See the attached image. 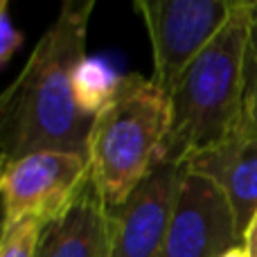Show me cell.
Instances as JSON below:
<instances>
[{
  "label": "cell",
  "mask_w": 257,
  "mask_h": 257,
  "mask_svg": "<svg viewBox=\"0 0 257 257\" xmlns=\"http://www.w3.org/2000/svg\"><path fill=\"white\" fill-rule=\"evenodd\" d=\"M93 0H68L0 95V163L36 151L86 154L93 120L77 108L72 75L86 57Z\"/></svg>",
  "instance_id": "cell-1"
},
{
  "label": "cell",
  "mask_w": 257,
  "mask_h": 257,
  "mask_svg": "<svg viewBox=\"0 0 257 257\" xmlns=\"http://www.w3.org/2000/svg\"><path fill=\"white\" fill-rule=\"evenodd\" d=\"M257 3L235 0L219 34L169 93L163 160L183 165L244 124V63Z\"/></svg>",
  "instance_id": "cell-2"
},
{
  "label": "cell",
  "mask_w": 257,
  "mask_h": 257,
  "mask_svg": "<svg viewBox=\"0 0 257 257\" xmlns=\"http://www.w3.org/2000/svg\"><path fill=\"white\" fill-rule=\"evenodd\" d=\"M169 95L140 75H122L113 99L93 120L86 147L90 181L115 208L163 160Z\"/></svg>",
  "instance_id": "cell-3"
},
{
  "label": "cell",
  "mask_w": 257,
  "mask_h": 257,
  "mask_svg": "<svg viewBox=\"0 0 257 257\" xmlns=\"http://www.w3.org/2000/svg\"><path fill=\"white\" fill-rule=\"evenodd\" d=\"M90 181L88 158L75 151H36L0 167L5 228L21 221L41 226L70 208Z\"/></svg>",
  "instance_id": "cell-4"
},
{
  "label": "cell",
  "mask_w": 257,
  "mask_h": 257,
  "mask_svg": "<svg viewBox=\"0 0 257 257\" xmlns=\"http://www.w3.org/2000/svg\"><path fill=\"white\" fill-rule=\"evenodd\" d=\"M235 0H138L151 43L154 84L172 93L181 75L219 34Z\"/></svg>",
  "instance_id": "cell-5"
},
{
  "label": "cell",
  "mask_w": 257,
  "mask_h": 257,
  "mask_svg": "<svg viewBox=\"0 0 257 257\" xmlns=\"http://www.w3.org/2000/svg\"><path fill=\"white\" fill-rule=\"evenodd\" d=\"M185 167L160 160L115 208H108L106 257H163Z\"/></svg>",
  "instance_id": "cell-6"
},
{
  "label": "cell",
  "mask_w": 257,
  "mask_h": 257,
  "mask_svg": "<svg viewBox=\"0 0 257 257\" xmlns=\"http://www.w3.org/2000/svg\"><path fill=\"white\" fill-rule=\"evenodd\" d=\"M241 241L244 237L223 192L185 169L163 257H219Z\"/></svg>",
  "instance_id": "cell-7"
},
{
  "label": "cell",
  "mask_w": 257,
  "mask_h": 257,
  "mask_svg": "<svg viewBox=\"0 0 257 257\" xmlns=\"http://www.w3.org/2000/svg\"><path fill=\"white\" fill-rule=\"evenodd\" d=\"M185 169L223 192L244 237L257 214V131L241 124L226 140L192 156Z\"/></svg>",
  "instance_id": "cell-8"
},
{
  "label": "cell",
  "mask_w": 257,
  "mask_h": 257,
  "mask_svg": "<svg viewBox=\"0 0 257 257\" xmlns=\"http://www.w3.org/2000/svg\"><path fill=\"white\" fill-rule=\"evenodd\" d=\"M108 205L93 181L70 208L41 228L34 257H106Z\"/></svg>",
  "instance_id": "cell-9"
},
{
  "label": "cell",
  "mask_w": 257,
  "mask_h": 257,
  "mask_svg": "<svg viewBox=\"0 0 257 257\" xmlns=\"http://www.w3.org/2000/svg\"><path fill=\"white\" fill-rule=\"evenodd\" d=\"M122 75L99 57H84L72 75V97L86 117L95 120L113 99Z\"/></svg>",
  "instance_id": "cell-10"
},
{
  "label": "cell",
  "mask_w": 257,
  "mask_h": 257,
  "mask_svg": "<svg viewBox=\"0 0 257 257\" xmlns=\"http://www.w3.org/2000/svg\"><path fill=\"white\" fill-rule=\"evenodd\" d=\"M244 126L257 131V9L250 25L244 63Z\"/></svg>",
  "instance_id": "cell-11"
},
{
  "label": "cell",
  "mask_w": 257,
  "mask_h": 257,
  "mask_svg": "<svg viewBox=\"0 0 257 257\" xmlns=\"http://www.w3.org/2000/svg\"><path fill=\"white\" fill-rule=\"evenodd\" d=\"M41 228L43 226L39 221H21L16 226H7L0 239V257H34Z\"/></svg>",
  "instance_id": "cell-12"
},
{
  "label": "cell",
  "mask_w": 257,
  "mask_h": 257,
  "mask_svg": "<svg viewBox=\"0 0 257 257\" xmlns=\"http://www.w3.org/2000/svg\"><path fill=\"white\" fill-rule=\"evenodd\" d=\"M7 12H9V9H7ZM7 12L0 14V68L7 66L9 59H12L14 54L23 48V41H25L23 32L18 30L12 21H9V14Z\"/></svg>",
  "instance_id": "cell-13"
},
{
  "label": "cell",
  "mask_w": 257,
  "mask_h": 257,
  "mask_svg": "<svg viewBox=\"0 0 257 257\" xmlns=\"http://www.w3.org/2000/svg\"><path fill=\"white\" fill-rule=\"evenodd\" d=\"M244 246L248 248L250 257H257V214H255L253 221H250L248 230H246V235H244Z\"/></svg>",
  "instance_id": "cell-14"
},
{
  "label": "cell",
  "mask_w": 257,
  "mask_h": 257,
  "mask_svg": "<svg viewBox=\"0 0 257 257\" xmlns=\"http://www.w3.org/2000/svg\"><path fill=\"white\" fill-rule=\"evenodd\" d=\"M219 257H250V255H248V248L244 246V241H241V244H237V246H232V248H228L226 253H221Z\"/></svg>",
  "instance_id": "cell-15"
},
{
  "label": "cell",
  "mask_w": 257,
  "mask_h": 257,
  "mask_svg": "<svg viewBox=\"0 0 257 257\" xmlns=\"http://www.w3.org/2000/svg\"><path fill=\"white\" fill-rule=\"evenodd\" d=\"M3 230H5V217H3V205H0V239H3Z\"/></svg>",
  "instance_id": "cell-16"
},
{
  "label": "cell",
  "mask_w": 257,
  "mask_h": 257,
  "mask_svg": "<svg viewBox=\"0 0 257 257\" xmlns=\"http://www.w3.org/2000/svg\"><path fill=\"white\" fill-rule=\"evenodd\" d=\"M7 9H9V3H7V0H0V14L7 12Z\"/></svg>",
  "instance_id": "cell-17"
},
{
  "label": "cell",
  "mask_w": 257,
  "mask_h": 257,
  "mask_svg": "<svg viewBox=\"0 0 257 257\" xmlns=\"http://www.w3.org/2000/svg\"><path fill=\"white\" fill-rule=\"evenodd\" d=\"M0 167H3V163H0Z\"/></svg>",
  "instance_id": "cell-18"
}]
</instances>
